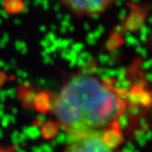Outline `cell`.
Returning a JSON list of instances; mask_svg holds the SVG:
<instances>
[{"mask_svg": "<svg viewBox=\"0 0 152 152\" xmlns=\"http://www.w3.org/2000/svg\"><path fill=\"white\" fill-rule=\"evenodd\" d=\"M151 103V90L142 84L80 72L54 96L49 112L67 137L95 135L118 148L125 140L127 125Z\"/></svg>", "mask_w": 152, "mask_h": 152, "instance_id": "cell-1", "label": "cell"}, {"mask_svg": "<svg viewBox=\"0 0 152 152\" xmlns=\"http://www.w3.org/2000/svg\"><path fill=\"white\" fill-rule=\"evenodd\" d=\"M118 148L101 137L80 135L67 137L64 152H118Z\"/></svg>", "mask_w": 152, "mask_h": 152, "instance_id": "cell-2", "label": "cell"}, {"mask_svg": "<svg viewBox=\"0 0 152 152\" xmlns=\"http://www.w3.org/2000/svg\"><path fill=\"white\" fill-rule=\"evenodd\" d=\"M117 0H60L70 12L80 17H94L101 15Z\"/></svg>", "mask_w": 152, "mask_h": 152, "instance_id": "cell-3", "label": "cell"}, {"mask_svg": "<svg viewBox=\"0 0 152 152\" xmlns=\"http://www.w3.org/2000/svg\"><path fill=\"white\" fill-rule=\"evenodd\" d=\"M16 149L14 147H1L0 146V152H15Z\"/></svg>", "mask_w": 152, "mask_h": 152, "instance_id": "cell-4", "label": "cell"}]
</instances>
